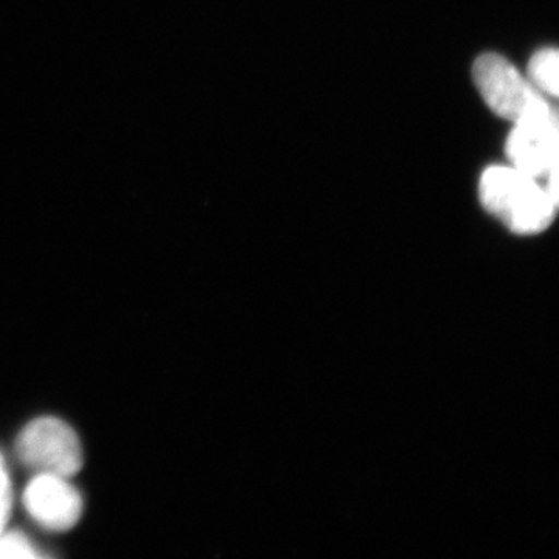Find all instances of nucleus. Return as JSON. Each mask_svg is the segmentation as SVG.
I'll return each instance as SVG.
<instances>
[{
  "label": "nucleus",
  "instance_id": "nucleus-1",
  "mask_svg": "<svg viewBox=\"0 0 559 559\" xmlns=\"http://www.w3.org/2000/svg\"><path fill=\"white\" fill-rule=\"evenodd\" d=\"M479 200L489 215L520 237H532L549 229L559 205L546 182L502 165L489 167L480 176Z\"/></svg>",
  "mask_w": 559,
  "mask_h": 559
},
{
  "label": "nucleus",
  "instance_id": "nucleus-2",
  "mask_svg": "<svg viewBox=\"0 0 559 559\" xmlns=\"http://www.w3.org/2000/svg\"><path fill=\"white\" fill-rule=\"evenodd\" d=\"M473 79L488 108L513 123L554 108L527 76L498 53H485L477 58Z\"/></svg>",
  "mask_w": 559,
  "mask_h": 559
},
{
  "label": "nucleus",
  "instance_id": "nucleus-3",
  "mask_svg": "<svg viewBox=\"0 0 559 559\" xmlns=\"http://www.w3.org/2000/svg\"><path fill=\"white\" fill-rule=\"evenodd\" d=\"M17 457L35 474L72 479L83 466V447L75 430L55 417L33 419L16 440Z\"/></svg>",
  "mask_w": 559,
  "mask_h": 559
},
{
  "label": "nucleus",
  "instance_id": "nucleus-4",
  "mask_svg": "<svg viewBox=\"0 0 559 559\" xmlns=\"http://www.w3.org/2000/svg\"><path fill=\"white\" fill-rule=\"evenodd\" d=\"M507 156L513 167L533 178L547 182L551 171L558 170L559 121L557 109L514 123L507 139Z\"/></svg>",
  "mask_w": 559,
  "mask_h": 559
},
{
  "label": "nucleus",
  "instance_id": "nucleus-5",
  "mask_svg": "<svg viewBox=\"0 0 559 559\" xmlns=\"http://www.w3.org/2000/svg\"><path fill=\"white\" fill-rule=\"evenodd\" d=\"M25 510L40 527L66 532L75 527L83 513V499L70 477L35 474L22 496Z\"/></svg>",
  "mask_w": 559,
  "mask_h": 559
},
{
  "label": "nucleus",
  "instance_id": "nucleus-6",
  "mask_svg": "<svg viewBox=\"0 0 559 559\" xmlns=\"http://www.w3.org/2000/svg\"><path fill=\"white\" fill-rule=\"evenodd\" d=\"M558 66L559 55L557 49H543L536 51L530 58L527 79L543 95L558 98Z\"/></svg>",
  "mask_w": 559,
  "mask_h": 559
},
{
  "label": "nucleus",
  "instance_id": "nucleus-7",
  "mask_svg": "<svg viewBox=\"0 0 559 559\" xmlns=\"http://www.w3.org/2000/svg\"><path fill=\"white\" fill-rule=\"evenodd\" d=\"M39 550H36L35 544L27 536L20 532L0 533V559L3 558H40Z\"/></svg>",
  "mask_w": 559,
  "mask_h": 559
},
{
  "label": "nucleus",
  "instance_id": "nucleus-8",
  "mask_svg": "<svg viewBox=\"0 0 559 559\" xmlns=\"http://www.w3.org/2000/svg\"><path fill=\"white\" fill-rule=\"evenodd\" d=\"M11 503H13V491L10 489H0V533L5 530L7 522L10 520Z\"/></svg>",
  "mask_w": 559,
  "mask_h": 559
},
{
  "label": "nucleus",
  "instance_id": "nucleus-9",
  "mask_svg": "<svg viewBox=\"0 0 559 559\" xmlns=\"http://www.w3.org/2000/svg\"><path fill=\"white\" fill-rule=\"evenodd\" d=\"M10 476L9 471H7L5 462H3L2 454H0V489H10Z\"/></svg>",
  "mask_w": 559,
  "mask_h": 559
}]
</instances>
